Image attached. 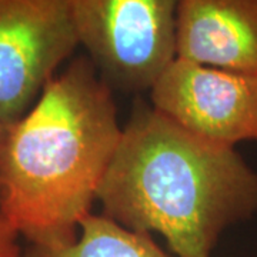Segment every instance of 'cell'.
<instances>
[{
    "mask_svg": "<svg viewBox=\"0 0 257 257\" xmlns=\"http://www.w3.org/2000/svg\"><path fill=\"white\" fill-rule=\"evenodd\" d=\"M97 200L121 226L159 233L176 257H210L226 230L257 214V172L236 147L138 101Z\"/></svg>",
    "mask_w": 257,
    "mask_h": 257,
    "instance_id": "obj_1",
    "label": "cell"
},
{
    "mask_svg": "<svg viewBox=\"0 0 257 257\" xmlns=\"http://www.w3.org/2000/svg\"><path fill=\"white\" fill-rule=\"evenodd\" d=\"M121 130L113 89L87 56H73L6 128L0 216L29 244L73 241L97 200Z\"/></svg>",
    "mask_w": 257,
    "mask_h": 257,
    "instance_id": "obj_2",
    "label": "cell"
},
{
    "mask_svg": "<svg viewBox=\"0 0 257 257\" xmlns=\"http://www.w3.org/2000/svg\"><path fill=\"white\" fill-rule=\"evenodd\" d=\"M79 46L113 90L150 92L176 59L180 0H70Z\"/></svg>",
    "mask_w": 257,
    "mask_h": 257,
    "instance_id": "obj_3",
    "label": "cell"
},
{
    "mask_svg": "<svg viewBox=\"0 0 257 257\" xmlns=\"http://www.w3.org/2000/svg\"><path fill=\"white\" fill-rule=\"evenodd\" d=\"M77 47L70 0H0V124L28 113Z\"/></svg>",
    "mask_w": 257,
    "mask_h": 257,
    "instance_id": "obj_4",
    "label": "cell"
},
{
    "mask_svg": "<svg viewBox=\"0 0 257 257\" xmlns=\"http://www.w3.org/2000/svg\"><path fill=\"white\" fill-rule=\"evenodd\" d=\"M150 104L221 145L257 142V74L177 59L150 89Z\"/></svg>",
    "mask_w": 257,
    "mask_h": 257,
    "instance_id": "obj_5",
    "label": "cell"
},
{
    "mask_svg": "<svg viewBox=\"0 0 257 257\" xmlns=\"http://www.w3.org/2000/svg\"><path fill=\"white\" fill-rule=\"evenodd\" d=\"M176 57L257 74V0H180Z\"/></svg>",
    "mask_w": 257,
    "mask_h": 257,
    "instance_id": "obj_6",
    "label": "cell"
},
{
    "mask_svg": "<svg viewBox=\"0 0 257 257\" xmlns=\"http://www.w3.org/2000/svg\"><path fill=\"white\" fill-rule=\"evenodd\" d=\"M22 257H176L153 236L130 230L104 214L86 216L77 237L63 244H29Z\"/></svg>",
    "mask_w": 257,
    "mask_h": 257,
    "instance_id": "obj_7",
    "label": "cell"
},
{
    "mask_svg": "<svg viewBox=\"0 0 257 257\" xmlns=\"http://www.w3.org/2000/svg\"><path fill=\"white\" fill-rule=\"evenodd\" d=\"M19 233L0 216V257H22Z\"/></svg>",
    "mask_w": 257,
    "mask_h": 257,
    "instance_id": "obj_8",
    "label": "cell"
},
{
    "mask_svg": "<svg viewBox=\"0 0 257 257\" xmlns=\"http://www.w3.org/2000/svg\"><path fill=\"white\" fill-rule=\"evenodd\" d=\"M6 126L0 124V149H2V145H3V139H5V135H6Z\"/></svg>",
    "mask_w": 257,
    "mask_h": 257,
    "instance_id": "obj_9",
    "label": "cell"
}]
</instances>
